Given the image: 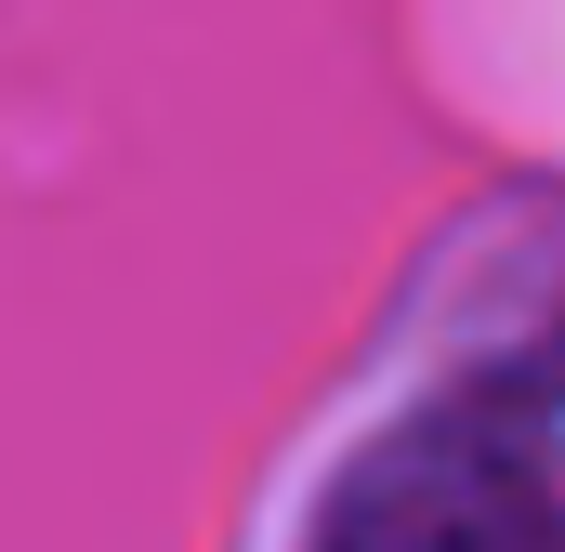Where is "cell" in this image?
<instances>
[{"label": "cell", "mask_w": 565, "mask_h": 552, "mask_svg": "<svg viewBox=\"0 0 565 552\" xmlns=\"http://www.w3.org/2000/svg\"><path fill=\"white\" fill-rule=\"evenodd\" d=\"M302 552H565L540 395L487 382V395H447V408L395 421L382 447L342 460V487L316 500Z\"/></svg>", "instance_id": "obj_1"}]
</instances>
